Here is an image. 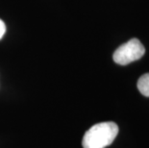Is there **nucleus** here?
<instances>
[{"mask_svg": "<svg viewBox=\"0 0 149 148\" xmlns=\"http://www.w3.org/2000/svg\"><path fill=\"white\" fill-rule=\"evenodd\" d=\"M118 134L115 122H100L86 132L82 141L83 148H105L111 145Z\"/></svg>", "mask_w": 149, "mask_h": 148, "instance_id": "obj_1", "label": "nucleus"}, {"mask_svg": "<svg viewBox=\"0 0 149 148\" xmlns=\"http://www.w3.org/2000/svg\"><path fill=\"white\" fill-rule=\"evenodd\" d=\"M144 53L145 48L142 43L138 39H132L116 50L113 59L117 65H126L139 60Z\"/></svg>", "mask_w": 149, "mask_h": 148, "instance_id": "obj_2", "label": "nucleus"}, {"mask_svg": "<svg viewBox=\"0 0 149 148\" xmlns=\"http://www.w3.org/2000/svg\"><path fill=\"white\" fill-rule=\"evenodd\" d=\"M138 89L142 95L149 97V73H145L138 80Z\"/></svg>", "mask_w": 149, "mask_h": 148, "instance_id": "obj_3", "label": "nucleus"}, {"mask_svg": "<svg viewBox=\"0 0 149 148\" xmlns=\"http://www.w3.org/2000/svg\"><path fill=\"white\" fill-rule=\"evenodd\" d=\"M6 32V25L3 22V20L0 19V40L2 39V37L4 36V34Z\"/></svg>", "mask_w": 149, "mask_h": 148, "instance_id": "obj_4", "label": "nucleus"}]
</instances>
